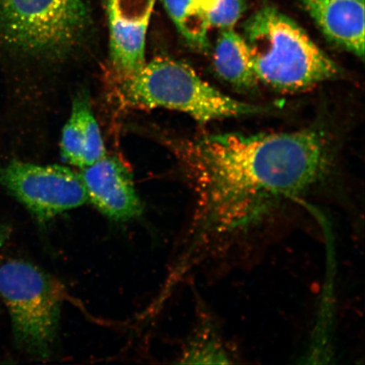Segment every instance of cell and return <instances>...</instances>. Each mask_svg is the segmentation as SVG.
Listing matches in <instances>:
<instances>
[{
  "mask_svg": "<svg viewBox=\"0 0 365 365\" xmlns=\"http://www.w3.org/2000/svg\"><path fill=\"white\" fill-rule=\"evenodd\" d=\"M197 207L186 259H202L244 235L326 175L330 150L321 131L223 133L202 137L190 153Z\"/></svg>",
  "mask_w": 365,
  "mask_h": 365,
  "instance_id": "1",
  "label": "cell"
},
{
  "mask_svg": "<svg viewBox=\"0 0 365 365\" xmlns=\"http://www.w3.org/2000/svg\"><path fill=\"white\" fill-rule=\"evenodd\" d=\"M243 36L258 81L277 91L299 93L341 74L307 31L276 8L255 12L245 23Z\"/></svg>",
  "mask_w": 365,
  "mask_h": 365,
  "instance_id": "2",
  "label": "cell"
},
{
  "mask_svg": "<svg viewBox=\"0 0 365 365\" xmlns=\"http://www.w3.org/2000/svg\"><path fill=\"white\" fill-rule=\"evenodd\" d=\"M122 79V98L131 106L171 109L202 123L267 111L222 93L190 66L170 58H154Z\"/></svg>",
  "mask_w": 365,
  "mask_h": 365,
  "instance_id": "3",
  "label": "cell"
},
{
  "mask_svg": "<svg viewBox=\"0 0 365 365\" xmlns=\"http://www.w3.org/2000/svg\"><path fill=\"white\" fill-rule=\"evenodd\" d=\"M0 298L16 345L35 357L48 358L61 319V286L35 264L9 259L0 264Z\"/></svg>",
  "mask_w": 365,
  "mask_h": 365,
  "instance_id": "4",
  "label": "cell"
},
{
  "mask_svg": "<svg viewBox=\"0 0 365 365\" xmlns=\"http://www.w3.org/2000/svg\"><path fill=\"white\" fill-rule=\"evenodd\" d=\"M84 0H0V36L19 51L61 57L88 33Z\"/></svg>",
  "mask_w": 365,
  "mask_h": 365,
  "instance_id": "5",
  "label": "cell"
},
{
  "mask_svg": "<svg viewBox=\"0 0 365 365\" xmlns=\"http://www.w3.org/2000/svg\"><path fill=\"white\" fill-rule=\"evenodd\" d=\"M0 186L40 223L88 200L80 173L58 164L39 165L13 160L0 168Z\"/></svg>",
  "mask_w": 365,
  "mask_h": 365,
  "instance_id": "6",
  "label": "cell"
},
{
  "mask_svg": "<svg viewBox=\"0 0 365 365\" xmlns=\"http://www.w3.org/2000/svg\"><path fill=\"white\" fill-rule=\"evenodd\" d=\"M81 170L88 200L103 215L124 222L143 212L133 176L120 158L106 154Z\"/></svg>",
  "mask_w": 365,
  "mask_h": 365,
  "instance_id": "7",
  "label": "cell"
},
{
  "mask_svg": "<svg viewBox=\"0 0 365 365\" xmlns=\"http://www.w3.org/2000/svg\"><path fill=\"white\" fill-rule=\"evenodd\" d=\"M322 34L354 56L364 57V0H300Z\"/></svg>",
  "mask_w": 365,
  "mask_h": 365,
  "instance_id": "8",
  "label": "cell"
},
{
  "mask_svg": "<svg viewBox=\"0 0 365 365\" xmlns=\"http://www.w3.org/2000/svg\"><path fill=\"white\" fill-rule=\"evenodd\" d=\"M213 67L217 76L228 84L250 90L258 83L249 46L235 29L221 31L213 51Z\"/></svg>",
  "mask_w": 365,
  "mask_h": 365,
  "instance_id": "9",
  "label": "cell"
},
{
  "mask_svg": "<svg viewBox=\"0 0 365 365\" xmlns=\"http://www.w3.org/2000/svg\"><path fill=\"white\" fill-rule=\"evenodd\" d=\"M164 8L178 31L191 47L208 48V18L194 0H163Z\"/></svg>",
  "mask_w": 365,
  "mask_h": 365,
  "instance_id": "10",
  "label": "cell"
},
{
  "mask_svg": "<svg viewBox=\"0 0 365 365\" xmlns=\"http://www.w3.org/2000/svg\"><path fill=\"white\" fill-rule=\"evenodd\" d=\"M184 364H230L232 355L211 319L202 323L193 341L182 355Z\"/></svg>",
  "mask_w": 365,
  "mask_h": 365,
  "instance_id": "11",
  "label": "cell"
},
{
  "mask_svg": "<svg viewBox=\"0 0 365 365\" xmlns=\"http://www.w3.org/2000/svg\"><path fill=\"white\" fill-rule=\"evenodd\" d=\"M73 104L78 108L85 140V167L98 161L107 154L101 130L91 109L88 96H77Z\"/></svg>",
  "mask_w": 365,
  "mask_h": 365,
  "instance_id": "12",
  "label": "cell"
},
{
  "mask_svg": "<svg viewBox=\"0 0 365 365\" xmlns=\"http://www.w3.org/2000/svg\"><path fill=\"white\" fill-rule=\"evenodd\" d=\"M61 149L63 159L68 164L79 168L85 167L83 126L75 104H73L71 117L63 128Z\"/></svg>",
  "mask_w": 365,
  "mask_h": 365,
  "instance_id": "13",
  "label": "cell"
},
{
  "mask_svg": "<svg viewBox=\"0 0 365 365\" xmlns=\"http://www.w3.org/2000/svg\"><path fill=\"white\" fill-rule=\"evenodd\" d=\"M245 10V0H219L216 7L208 14L210 29H234Z\"/></svg>",
  "mask_w": 365,
  "mask_h": 365,
  "instance_id": "14",
  "label": "cell"
},
{
  "mask_svg": "<svg viewBox=\"0 0 365 365\" xmlns=\"http://www.w3.org/2000/svg\"><path fill=\"white\" fill-rule=\"evenodd\" d=\"M194 1L196 6H197L208 18V14L216 7L219 0H194Z\"/></svg>",
  "mask_w": 365,
  "mask_h": 365,
  "instance_id": "15",
  "label": "cell"
},
{
  "mask_svg": "<svg viewBox=\"0 0 365 365\" xmlns=\"http://www.w3.org/2000/svg\"><path fill=\"white\" fill-rule=\"evenodd\" d=\"M11 230L7 226L0 225V250L7 243V240L10 238Z\"/></svg>",
  "mask_w": 365,
  "mask_h": 365,
  "instance_id": "16",
  "label": "cell"
}]
</instances>
